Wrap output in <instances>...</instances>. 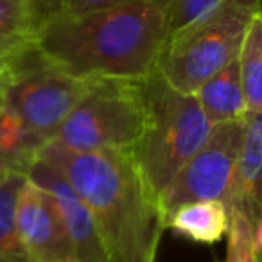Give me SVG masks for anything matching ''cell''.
Wrapping results in <instances>:
<instances>
[{
    "mask_svg": "<svg viewBox=\"0 0 262 262\" xmlns=\"http://www.w3.org/2000/svg\"><path fill=\"white\" fill-rule=\"evenodd\" d=\"M167 40L162 0H122L83 15H52L34 45L81 79H144L157 69Z\"/></svg>",
    "mask_w": 262,
    "mask_h": 262,
    "instance_id": "6da1fadb",
    "label": "cell"
},
{
    "mask_svg": "<svg viewBox=\"0 0 262 262\" xmlns=\"http://www.w3.org/2000/svg\"><path fill=\"white\" fill-rule=\"evenodd\" d=\"M51 162L92 212L115 262H157L164 214L133 151H70L45 144Z\"/></svg>",
    "mask_w": 262,
    "mask_h": 262,
    "instance_id": "7a4b0ae2",
    "label": "cell"
},
{
    "mask_svg": "<svg viewBox=\"0 0 262 262\" xmlns=\"http://www.w3.org/2000/svg\"><path fill=\"white\" fill-rule=\"evenodd\" d=\"M142 94L146 120L133 157L158 200L176 172L203 146L214 124L196 95L174 88L157 69L142 79Z\"/></svg>",
    "mask_w": 262,
    "mask_h": 262,
    "instance_id": "3957f363",
    "label": "cell"
},
{
    "mask_svg": "<svg viewBox=\"0 0 262 262\" xmlns=\"http://www.w3.org/2000/svg\"><path fill=\"white\" fill-rule=\"evenodd\" d=\"M258 13L260 0H226L167 36L157 70L174 88L194 94L237 58L244 34Z\"/></svg>",
    "mask_w": 262,
    "mask_h": 262,
    "instance_id": "277c9868",
    "label": "cell"
},
{
    "mask_svg": "<svg viewBox=\"0 0 262 262\" xmlns=\"http://www.w3.org/2000/svg\"><path fill=\"white\" fill-rule=\"evenodd\" d=\"M90 79H81L49 59L33 43L0 63V92L24 129L41 147L54 139Z\"/></svg>",
    "mask_w": 262,
    "mask_h": 262,
    "instance_id": "5b68a950",
    "label": "cell"
},
{
    "mask_svg": "<svg viewBox=\"0 0 262 262\" xmlns=\"http://www.w3.org/2000/svg\"><path fill=\"white\" fill-rule=\"evenodd\" d=\"M144 120L142 79H90L49 144L70 151H133Z\"/></svg>",
    "mask_w": 262,
    "mask_h": 262,
    "instance_id": "8992f818",
    "label": "cell"
},
{
    "mask_svg": "<svg viewBox=\"0 0 262 262\" xmlns=\"http://www.w3.org/2000/svg\"><path fill=\"white\" fill-rule=\"evenodd\" d=\"M244 119L212 126L203 146L185 162L158 198L164 217L189 201H225L241 149Z\"/></svg>",
    "mask_w": 262,
    "mask_h": 262,
    "instance_id": "52a82bcc",
    "label": "cell"
},
{
    "mask_svg": "<svg viewBox=\"0 0 262 262\" xmlns=\"http://www.w3.org/2000/svg\"><path fill=\"white\" fill-rule=\"evenodd\" d=\"M27 178L38 183L51 196L72 243L77 262H115L92 212L51 162L36 155L27 169Z\"/></svg>",
    "mask_w": 262,
    "mask_h": 262,
    "instance_id": "ba28073f",
    "label": "cell"
},
{
    "mask_svg": "<svg viewBox=\"0 0 262 262\" xmlns=\"http://www.w3.org/2000/svg\"><path fill=\"white\" fill-rule=\"evenodd\" d=\"M16 225L33 262H77L51 196L27 178L16 198Z\"/></svg>",
    "mask_w": 262,
    "mask_h": 262,
    "instance_id": "9c48e42d",
    "label": "cell"
},
{
    "mask_svg": "<svg viewBox=\"0 0 262 262\" xmlns=\"http://www.w3.org/2000/svg\"><path fill=\"white\" fill-rule=\"evenodd\" d=\"M262 112H250L244 119L243 140L225 198L230 214L244 217L253 228H262L260 167H262Z\"/></svg>",
    "mask_w": 262,
    "mask_h": 262,
    "instance_id": "30bf717a",
    "label": "cell"
},
{
    "mask_svg": "<svg viewBox=\"0 0 262 262\" xmlns=\"http://www.w3.org/2000/svg\"><path fill=\"white\" fill-rule=\"evenodd\" d=\"M230 217L225 203L219 200L189 201L167 212L164 226L194 243H219L228 232Z\"/></svg>",
    "mask_w": 262,
    "mask_h": 262,
    "instance_id": "8fae6325",
    "label": "cell"
},
{
    "mask_svg": "<svg viewBox=\"0 0 262 262\" xmlns=\"http://www.w3.org/2000/svg\"><path fill=\"white\" fill-rule=\"evenodd\" d=\"M194 95L212 124L241 120L250 113L241 88L237 58L212 77H208L194 92Z\"/></svg>",
    "mask_w": 262,
    "mask_h": 262,
    "instance_id": "7c38bea8",
    "label": "cell"
},
{
    "mask_svg": "<svg viewBox=\"0 0 262 262\" xmlns=\"http://www.w3.org/2000/svg\"><path fill=\"white\" fill-rule=\"evenodd\" d=\"M47 18V0H0V51L6 54L33 43Z\"/></svg>",
    "mask_w": 262,
    "mask_h": 262,
    "instance_id": "4fadbf2b",
    "label": "cell"
},
{
    "mask_svg": "<svg viewBox=\"0 0 262 262\" xmlns=\"http://www.w3.org/2000/svg\"><path fill=\"white\" fill-rule=\"evenodd\" d=\"M27 180L26 172L0 174V262H33L16 225V198Z\"/></svg>",
    "mask_w": 262,
    "mask_h": 262,
    "instance_id": "5bb4252c",
    "label": "cell"
},
{
    "mask_svg": "<svg viewBox=\"0 0 262 262\" xmlns=\"http://www.w3.org/2000/svg\"><path fill=\"white\" fill-rule=\"evenodd\" d=\"M41 146L24 129L0 92V174L8 171L26 172Z\"/></svg>",
    "mask_w": 262,
    "mask_h": 262,
    "instance_id": "9a60e30c",
    "label": "cell"
},
{
    "mask_svg": "<svg viewBox=\"0 0 262 262\" xmlns=\"http://www.w3.org/2000/svg\"><path fill=\"white\" fill-rule=\"evenodd\" d=\"M237 67L248 112H262V13L251 20L244 34Z\"/></svg>",
    "mask_w": 262,
    "mask_h": 262,
    "instance_id": "2e32d148",
    "label": "cell"
},
{
    "mask_svg": "<svg viewBox=\"0 0 262 262\" xmlns=\"http://www.w3.org/2000/svg\"><path fill=\"white\" fill-rule=\"evenodd\" d=\"M228 244L225 262H258L262 246V228H253L244 217L230 214Z\"/></svg>",
    "mask_w": 262,
    "mask_h": 262,
    "instance_id": "e0dca14e",
    "label": "cell"
},
{
    "mask_svg": "<svg viewBox=\"0 0 262 262\" xmlns=\"http://www.w3.org/2000/svg\"><path fill=\"white\" fill-rule=\"evenodd\" d=\"M165 6L167 36L182 31L226 0H162Z\"/></svg>",
    "mask_w": 262,
    "mask_h": 262,
    "instance_id": "ac0fdd59",
    "label": "cell"
},
{
    "mask_svg": "<svg viewBox=\"0 0 262 262\" xmlns=\"http://www.w3.org/2000/svg\"><path fill=\"white\" fill-rule=\"evenodd\" d=\"M119 2L122 0H47V18L52 15H83Z\"/></svg>",
    "mask_w": 262,
    "mask_h": 262,
    "instance_id": "d6986e66",
    "label": "cell"
},
{
    "mask_svg": "<svg viewBox=\"0 0 262 262\" xmlns=\"http://www.w3.org/2000/svg\"><path fill=\"white\" fill-rule=\"evenodd\" d=\"M6 56H8V54H6V52H2V51H0V63H2V59H4Z\"/></svg>",
    "mask_w": 262,
    "mask_h": 262,
    "instance_id": "ffe728a7",
    "label": "cell"
}]
</instances>
